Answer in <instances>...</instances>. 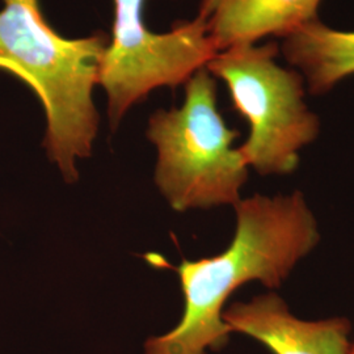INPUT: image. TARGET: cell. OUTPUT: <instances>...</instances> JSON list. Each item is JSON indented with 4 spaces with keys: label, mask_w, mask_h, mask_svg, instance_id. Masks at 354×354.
Segmentation results:
<instances>
[{
    "label": "cell",
    "mask_w": 354,
    "mask_h": 354,
    "mask_svg": "<svg viewBox=\"0 0 354 354\" xmlns=\"http://www.w3.org/2000/svg\"><path fill=\"white\" fill-rule=\"evenodd\" d=\"M236 230L227 250L213 257L168 266L180 279L184 313L171 332L146 342L145 354H206L219 351L231 330L223 307L251 281L279 288L319 241L317 219L301 192L256 194L235 205Z\"/></svg>",
    "instance_id": "1"
},
{
    "label": "cell",
    "mask_w": 354,
    "mask_h": 354,
    "mask_svg": "<svg viewBox=\"0 0 354 354\" xmlns=\"http://www.w3.org/2000/svg\"><path fill=\"white\" fill-rule=\"evenodd\" d=\"M0 70L33 91L46 117L42 142L67 183L79 178L77 159L92 155L99 129L93 102L109 37L102 30L66 38L46 21L39 0H1Z\"/></svg>",
    "instance_id": "2"
},
{
    "label": "cell",
    "mask_w": 354,
    "mask_h": 354,
    "mask_svg": "<svg viewBox=\"0 0 354 354\" xmlns=\"http://www.w3.org/2000/svg\"><path fill=\"white\" fill-rule=\"evenodd\" d=\"M185 86L180 108L159 109L149 120L147 138L158 150L155 184L176 212L236 205L248 177L241 134L226 125L216 102V79L206 67Z\"/></svg>",
    "instance_id": "3"
},
{
    "label": "cell",
    "mask_w": 354,
    "mask_h": 354,
    "mask_svg": "<svg viewBox=\"0 0 354 354\" xmlns=\"http://www.w3.org/2000/svg\"><path fill=\"white\" fill-rule=\"evenodd\" d=\"M274 41L218 51L206 70L222 80L234 109L250 134L239 149L248 167L261 175L295 171L299 151L317 140L320 122L304 102L306 82L292 67L279 64Z\"/></svg>",
    "instance_id": "4"
},
{
    "label": "cell",
    "mask_w": 354,
    "mask_h": 354,
    "mask_svg": "<svg viewBox=\"0 0 354 354\" xmlns=\"http://www.w3.org/2000/svg\"><path fill=\"white\" fill-rule=\"evenodd\" d=\"M146 0H114L112 37L99 62L97 86L108 99L109 127L153 89L176 88L205 68L218 53L207 26L197 15L155 33L145 23Z\"/></svg>",
    "instance_id": "5"
},
{
    "label": "cell",
    "mask_w": 354,
    "mask_h": 354,
    "mask_svg": "<svg viewBox=\"0 0 354 354\" xmlns=\"http://www.w3.org/2000/svg\"><path fill=\"white\" fill-rule=\"evenodd\" d=\"M231 332H241L273 354H349L351 323L344 317L306 322L294 317L283 299L269 292L223 311Z\"/></svg>",
    "instance_id": "6"
},
{
    "label": "cell",
    "mask_w": 354,
    "mask_h": 354,
    "mask_svg": "<svg viewBox=\"0 0 354 354\" xmlns=\"http://www.w3.org/2000/svg\"><path fill=\"white\" fill-rule=\"evenodd\" d=\"M323 0H200L205 21L218 51L289 36L319 19Z\"/></svg>",
    "instance_id": "7"
},
{
    "label": "cell",
    "mask_w": 354,
    "mask_h": 354,
    "mask_svg": "<svg viewBox=\"0 0 354 354\" xmlns=\"http://www.w3.org/2000/svg\"><path fill=\"white\" fill-rule=\"evenodd\" d=\"M279 53L313 95H326L354 75V30L330 28L320 19L282 38Z\"/></svg>",
    "instance_id": "8"
},
{
    "label": "cell",
    "mask_w": 354,
    "mask_h": 354,
    "mask_svg": "<svg viewBox=\"0 0 354 354\" xmlns=\"http://www.w3.org/2000/svg\"><path fill=\"white\" fill-rule=\"evenodd\" d=\"M349 354H354V346L351 349V351H349Z\"/></svg>",
    "instance_id": "9"
}]
</instances>
